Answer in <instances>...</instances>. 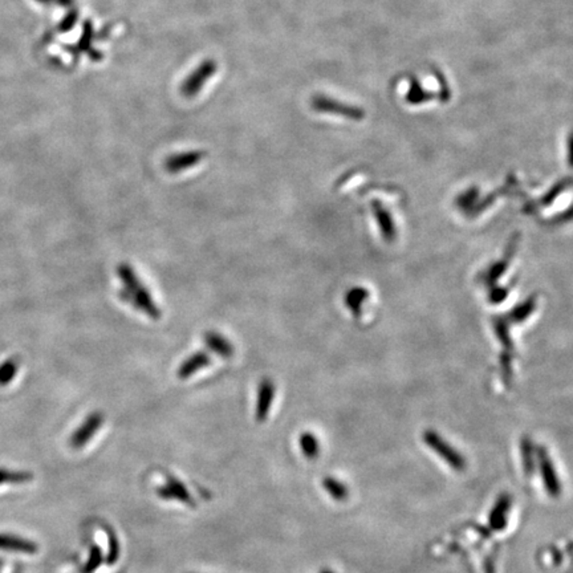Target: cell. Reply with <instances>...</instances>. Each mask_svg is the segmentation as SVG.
Here are the masks:
<instances>
[{
  "label": "cell",
  "mask_w": 573,
  "mask_h": 573,
  "mask_svg": "<svg viewBox=\"0 0 573 573\" xmlns=\"http://www.w3.org/2000/svg\"><path fill=\"white\" fill-rule=\"evenodd\" d=\"M373 210H374L377 222L383 232V237L386 239H392V223H391V218H389L388 212L383 210L378 203H373Z\"/></svg>",
  "instance_id": "18"
},
{
  "label": "cell",
  "mask_w": 573,
  "mask_h": 573,
  "mask_svg": "<svg viewBox=\"0 0 573 573\" xmlns=\"http://www.w3.org/2000/svg\"><path fill=\"white\" fill-rule=\"evenodd\" d=\"M537 459L540 463V471H542L544 486L548 494L552 497H557L560 494V482L557 479V474L554 471L551 459L548 458V454L543 449L539 450Z\"/></svg>",
  "instance_id": "9"
},
{
  "label": "cell",
  "mask_w": 573,
  "mask_h": 573,
  "mask_svg": "<svg viewBox=\"0 0 573 573\" xmlns=\"http://www.w3.org/2000/svg\"><path fill=\"white\" fill-rule=\"evenodd\" d=\"M423 440L428 443L430 449L434 450L440 458L446 460L451 468L457 471H462L465 468V459L459 454L457 450L453 449L448 442L440 438V435L434 431H428L423 434Z\"/></svg>",
  "instance_id": "4"
},
{
  "label": "cell",
  "mask_w": 573,
  "mask_h": 573,
  "mask_svg": "<svg viewBox=\"0 0 573 573\" xmlns=\"http://www.w3.org/2000/svg\"><path fill=\"white\" fill-rule=\"evenodd\" d=\"M103 422H104L103 413H100V411L92 413V414L86 418V422L77 429L76 433L72 435L71 445H72L75 449L84 448L86 443L92 440V437L95 435V433H97L98 429L101 428Z\"/></svg>",
  "instance_id": "6"
},
{
  "label": "cell",
  "mask_w": 573,
  "mask_h": 573,
  "mask_svg": "<svg viewBox=\"0 0 573 573\" xmlns=\"http://www.w3.org/2000/svg\"><path fill=\"white\" fill-rule=\"evenodd\" d=\"M207 153L203 150H189L182 153L172 154L165 161V170L170 174H178L191 169L201 163Z\"/></svg>",
  "instance_id": "5"
},
{
  "label": "cell",
  "mask_w": 573,
  "mask_h": 573,
  "mask_svg": "<svg viewBox=\"0 0 573 573\" xmlns=\"http://www.w3.org/2000/svg\"><path fill=\"white\" fill-rule=\"evenodd\" d=\"M211 363V358L209 353L200 351L197 353L191 354L189 356L183 363L180 365L178 371H177V377L180 380H187L190 378L191 376H194L195 373L201 369L207 368Z\"/></svg>",
  "instance_id": "10"
},
{
  "label": "cell",
  "mask_w": 573,
  "mask_h": 573,
  "mask_svg": "<svg viewBox=\"0 0 573 573\" xmlns=\"http://www.w3.org/2000/svg\"><path fill=\"white\" fill-rule=\"evenodd\" d=\"M569 162H571V165L573 166V141L572 145H571V155H569Z\"/></svg>",
  "instance_id": "21"
},
{
  "label": "cell",
  "mask_w": 573,
  "mask_h": 573,
  "mask_svg": "<svg viewBox=\"0 0 573 573\" xmlns=\"http://www.w3.org/2000/svg\"><path fill=\"white\" fill-rule=\"evenodd\" d=\"M510 506L508 497H502L491 514V525L494 528H503L506 525V514Z\"/></svg>",
  "instance_id": "16"
},
{
  "label": "cell",
  "mask_w": 573,
  "mask_h": 573,
  "mask_svg": "<svg viewBox=\"0 0 573 573\" xmlns=\"http://www.w3.org/2000/svg\"><path fill=\"white\" fill-rule=\"evenodd\" d=\"M103 563V552L101 548L98 545H93L91 549V554L89 559L86 562L84 568L81 569V573H93L96 569Z\"/></svg>",
  "instance_id": "19"
},
{
  "label": "cell",
  "mask_w": 573,
  "mask_h": 573,
  "mask_svg": "<svg viewBox=\"0 0 573 573\" xmlns=\"http://www.w3.org/2000/svg\"><path fill=\"white\" fill-rule=\"evenodd\" d=\"M33 477L27 471H9L0 470V485L4 483H26L32 480Z\"/></svg>",
  "instance_id": "17"
},
{
  "label": "cell",
  "mask_w": 573,
  "mask_h": 573,
  "mask_svg": "<svg viewBox=\"0 0 573 573\" xmlns=\"http://www.w3.org/2000/svg\"><path fill=\"white\" fill-rule=\"evenodd\" d=\"M217 71L218 64L215 60L212 58L203 60L201 64L183 80L181 86L182 95L186 98H194L207 84V81L215 76Z\"/></svg>",
  "instance_id": "2"
},
{
  "label": "cell",
  "mask_w": 573,
  "mask_h": 573,
  "mask_svg": "<svg viewBox=\"0 0 573 573\" xmlns=\"http://www.w3.org/2000/svg\"><path fill=\"white\" fill-rule=\"evenodd\" d=\"M0 549L12 551L18 554H33L38 552V547L27 539L0 534Z\"/></svg>",
  "instance_id": "12"
},
{
  "label": "cell",
  "mask_w": 573,
  "mask_h": 573,
  "mask_svg": "<svg viewBox=\"0 0 573 573\" xmlns=\"http://www.w3.org/2000/svg\"><path fill=\"white\" fill-rule=\"evenodd\" d=\"M311 106L315 112H319V113L343 115L345 118H351V120H361L363 115L361 109L340 103V101L331 98V97H326L325 95L314 96V98L311 100Z\"/></svg>",
  "instance_id": "3"
},
{
  "label": "cell",
  "mask_w": 573,
  "mask_h": 573,
  "mask_svg": "<svg viewBox=\"0 0 573 573\" xmlns=\"http://www.w3.org/2000/svg\"><path fill=\"white\" fill-rule=\"evenodd\" d=\"M366 297H368V292L360 286L352 288L351 291L346 292L345 304L356 317L361 315V306H363V301L366 300Z\"/></svg>",
  "instance_id": "14"
},
{
  "label": "cell",
  "mask_w": 573,
  "mask_h": 573,
  "mask_svg": "<svg viewBox=\"0 0 573 573\" xmlns=\"http://www.w3.org/2000/svg\"><path fill=\"white\" fill-rule=\"evenodd\" d=\"M275 397V383L271 378H263L258 389V401L255 409V418L258 422L267 420L268 414Z\"/></svg>",
  "instance_id": "7"
},
{
  "label": "cell",
  "mask_w": 573,
  "mask_h": 573,
  "mask_svg": "<svg viewBox=\"0 0 573 573\" xmlns=\"http://www.w3.org/2000/svg\"><path fill=\"white\" fill-rule=\"evenodd\" d=\"M106 532H108V537H109V554L106 557V562H108V564L113 565L120 557V544H118L117 536L110 530H108Z\"/></svg>",
  "instance_id": "20"
},
{
  "label": "cell",
  "mask_w": 573,
  "mask_h": 573,
  "mask_svg": "<svg viewBox=\"0 0 573 573\" xmlns=\"http://www.w3.org/2000/svg\"><path fill=\"white\" fill-rule=\"evenodd\" d=\"M157 494H158V497H162L163 500H172L174 499V500L181 502L183 505L195 506V502L191 497L190 492L187 491L186 486L180 480L174 479V478L167 479L166 485L157 488Z\"/></svg>",
  "instance_id": "8"
},
{
  "label": "cell",
  "mask_w": 573,
  "mask_h": 573,
  "mask_svg": "<svg viewBox=\"0 0 573 573\" xmlns=\"http://www.w3.org/2000/svg\"><path fill=\"white\" fill-rule=\"evenodd\" d=\"M203 340L211 352L218 354L223 358H231L235 353V348L223 334H218V332H214V331L206 332L203 334Z\"/></svg>",
  "instance_id": "11"
},
{
  "label": "cell",
  "mask_w": 573,
  "mask_h": 573,
  "mask_svg": "<svg viewBox=\"0 0 573 573\" xmlns=\"http://www.w3.org/2000/svg\"><path fill=\"white\" fill-rule=\"evenodd\" d=\"M118 277L121 279L125 289L120 292V296L125 301L130 303L132 306L143 312L145 315L149 316L153 320H160L162 312L158 306L154 303L152 294L143 286L141 280L135 275L133 268L130 264L121 263L117 268Z\"/></svg>",
  "instance_id": "1"
},
{
  "label": "cell",
  "mask_w": 573,
  "mask_h": 573,
  "mask_svg": "<svg viewBox=\"0 0 573 573\" xmlns=\"http://www.w3.org/2000/svg\"><path fill=\"white\" fill-rule=\"evenodd\" d=\"M321 573H332V572H329V571H323V572Z\"/></svg>",
  "instance_id": "22"
},
{
  "label": "cell",
  "mask_w": 573,
  "mask_h": 573,
  "mask_svg": "<svg viewBox=\"0 0 573 573\" xmlns=\"http://www.w3.org/2000/svg\"><path fill=\"white\" fill-rule=\"evenodd\" d=\"M299 443H300V449L301 453L304 454V457L309 460L319 457L320 454V442L316 438L315 434L311 431H304L301 433L300 438H299Z\"/></svg>",
  "instance_id": "13"
},
{
  "label": "cell",
  "mask_w": 573,
  "mask_h": 573,
  "mask_svg": "<svg viewBox=\"0 0 573 573\" xmlns=\"http://www.w3.org/2000/svg\"><path fill=\"white\" fill-rule=\"evenodd\" d=\"M323 486H324L325 491L337 502H343L348 497V488H346V486H345L344 483H341L340 480L334 479V478H325L324 480H323Z\"/></svg>",
  "instance_id": "15"
}]
</instances>
